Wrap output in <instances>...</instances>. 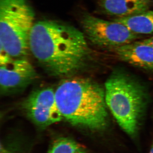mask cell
I'll list each match as a JSON object with an SVG mask.
<instances>
[{
    "instance_id": "9c48e42d",
    "label": "cell",
    "mask_w": 153,
    "mask_h": 153,
    "mask_svg": "<svg viewBox=\"0 0 153 153\" xmlns=\"http://www.w3.org/2000/svg\"><path fill=\"white\" fill-rule=\"evenodd\" d=\"M102 13L116 18L134 16L149 10L151 0H97Z\"/></svg>"
},
{
    "instance_id": "8992f818",
    "label": "cell",
    "mask_w": 153,
    "mask_h": 153,
    "mask_svg": "<svg viewBox=\"0 0 153 153\" xmlns=\"http://www.w3.org/2000/svg\"><path fill=\"white\" fill-rule=\"evenodd\" d=\"M23 107L28 118L43 128L63 119L57 106L55 90L51 88L33 91L25 100Z\"/></svg>"
},
{
    "instance_id": "30bf717a",
    "label": "cell",
    "mask_w": 153,
    "mask_h": 153,
    "mask_svg": "<svg viewBox=\"0 0 153 153\" xmlns=\"http://www.w3.org/2000/svg\"><path fill=\"white\" fill-rule=\"evenodd\" d=\"M113 21L121 23L136 34H153V10L124 18H116Z\"/></svg>"
},
{
    "instance_id": "ba28073f",
    "label": "cell",
    "mask_w": 153,
    "mask_h": 153,
    "mask_svg": "<svg viewBox=\"0 0 153 153\" xmlns=\"http://www.w3.org/2000/svg\"><path fill=\"white\" fill-rule=\"evenodd\" d=\"M113 49L116 56L124 62L153 71V47L143 41H133Z\"/></svg>"
},
{
    "instance_id": "5b68a950",
    "label": "cell",
    "mask_w": 153,
    "mask_h": 153,
    "mask_svg": "<svg viewBox=\"0 0 153 153\" xmlns=\"http://www.w3.org/2000/svg\"><path fill=\"white\" fill-rule=\"evenodd\" d=\"M80 23L86 39L97 47L114 49L135 41L140 37L121 23L89 14H83Z\"/></svg>"
},
{
    "instance_id": "277c9868",
    "label": "cell",
    "mask_w": 153,
    "mask_h": 153,
    "mask_svg": "<svg viewBox=\"0 0 153 153\" xmlns=\"http://www.w3.org/2000/svg\"><path fill=\"white\" fill-rule=\"evenodd\" d=\"M35 18L28 0H0L1 47L12 58H24L30 51Z\"/></svg>"
},
{
    "instance_id": "3957f363",
    "label": "cell",
    "mask_w": 153,
    "mask_h": 153,
    "mask_svg": "<svg viewBox=\"0 0 153 153\" xmlns=\"http://www.w3.org/2000/svg\"><path fill=\"white\" fill-rule=\"evenodd\" d=\"M104 89L108 108L124 131L134 136L147 106L146 89L135 78L120 71L113 72Z\"/></svg>"
},
{
    "instance_id": "7a4b0ae2",
    "label": "cell",
    "mask_w": 153,
    "mask_h": 153,
    "mask_svg": "<svg viewBox=\"0 0 153 153\" xmlns=\"http://www.w3.org/2000/svg\"><path fill=\"white\" fill-rule=\"evenodd\" d=\"M57 106L63 119L72 125L99 131L108 123L105 89L88 79L70 78L55 90Z\"/></svg>"
},
{
    "instance_id": "5bb4252c",
    "label": "cell",
    "mask_w": 153,
    "mask_h": 153,
    "mask_svg": "<svg viewBox=\"0 0 153 153\" xmlns=\"http://www.w3.org/2000/svg\"><path fill=\"white\" fill-rule=\"evenodd\" d=\"M150 153H153V145L152 147V149H151Z\"/></svg>"
},
{
    "instance_id": "4fadbf2b",
    "label": "cell",
    "mask_w": 153,
    "mask_h": 153,
    "mask_svg": "<svg viewBox=\"0 0 153 153\" xmlns=\"http://www.w3.org/2000/svg\"><path fill=\"white\" fill-rule=\"evenodd\" d=\"M143 41H144L145 43H147V44L151 45V46L153 47V37H151V38L145 39V40H143Z\"/></svg>"
},
{
    "instance_id": "8fae6325",
    "label": "cell",
    "mask_w": 153,
    "mask_h": 153,
    "mask_svg": "<svg viewBox=\"0 0 153 153\" xmlns=\"http://www.w3.org/2000/svg\"><path fill=\"white\" fill-rule=\"evenodd\" d=\"M86 148L68 137H60L52 144L47 153H87Z\"/></svg>"
},
{
    "instance_id": "52a82bcc",
    "label": "cell",
    "mask_w": 153,
    "mask_h": 153,
    "mask_svg": "<svg viewBox=\"0 0 153 153\" xmlns=\"http://www.w3.org/2000/svg\"><path fill=\"white\" fill-rule=\"evenodd\" d=\"M0 88L3 95L21 92L36 79V70L30 61L24 58H12L1 65Z\"/></svg>"
},
{
    "instance_id": "7c38bea8",
    "label": "cell",
    "mask_w": 153,
    "mask_h": 153,
    "mask_svg": "<svg viewBox=\"0 0 153 153\" xmlns=\"http://www.w3.org/2000/svg\"><path fill=\"white\" fill-rule=\"evenodd\" d=\"M12 57L1 47L0 51V65H2L5 64L9 62L12 59Z\"/></svg>"
},
{
    "instance_id": "6da1fadb",
    "label": "cell",
    "mask_w": 153,
    "mask_h": 153,
    "mask_svg": "<svg viewBox=\"0 0 153 153\" xmlns=\"http://www.w3.org/2000/svg\"><path fill=\"white\" fill-rule=\"evenodd\" d=\"M30 51L48 74L68 77L84 68L90 52L82 31L71 25L45 20L34 24Z\"/></svg>"
}]
</instances>
